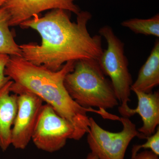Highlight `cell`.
I'll use <instances>...</instances> for the list:
<instances>
[{"instance_id": "9", "label": "cell", "mask_w": 159, "mask_h": 159, "mask_svg": "<svg viewBox=\"0 0 159 159\" xmlns=\"http://www.w3.org/2000/svg\"><path fill=\"white\" fill-rule=\"evenodd\" d=\"M138 98L136 108L129 107L125 109L118 110L122 117L130 118L135 114H139L142 118L143 125L138 131L146 139L155 132L159 124V93H145L133 91Z\"/></svg>"}, {"instance_id": "15", "label": "cell", "mask_w": 159, "mask_h": 159, "mask_svg": "<svg viewBox=\"0 0 159 159\" xmlns=\"http://www.w3.org/2000/svg\"><path fill=\"white\" fill-rule=\"evenodd\" d=\"M10 56L7 54L0 53V89L11 80L10 77L6 76L5 70Z\"/></svg>"}, {"instance_id": "11", "label": "cell", "mask_w": 159, "mask_h": 159, "mask_svg": "<svg viewBox=\"0 0 159 159\" xmlns=\"http://www.w3.org/2000/svg\"><path fill=\"white\" fill-rule=\"evenodd\" d=\"M159 84V41H156L149 56L139 70L131 91L149 93Z\"/></svg>"}, {"instance_id": "6", "label": "cell", "mask_w": 159, "mask_h": 159, "mask_svg": "<svg viewBox=\"0 0 159 159\" xmlns=\"http://www.w3.org/2000/svg\"><path fill=\"white\" fill-rule=\"evenodd\" d=\"M74 129L48 104H43L38 118L31 140L38 149L54 152L62 148L69 139H73Z\"/></svg>"}, {"instance_id": "12", "label": "cell", "mask_w": 159, "mask_h": 159, "mask_svg": "<svg viewBox=\"0 0 159 159\" xmlns=\"http://www.w3.org/2000/svg\"><path fill=\"white\" fill-rule=\"evenodd\" d=\"M9 16L2 7L0 8V53L10 56L22 57L20 46L14 40L9 29Z\"/></svg>"}, {"instance_id": "10", "label": "cell", "mask_w": 159, "mask_h": 159, "mask_svg": "<svg viewBox=\"0 0 159 159\" xmlns=\"http://www.w3.org/2000/svg\"><path fill=\"white\" fill-rule=\"evenodd\" d=\"M13 81L0 89V148L5 151L11 145V131L17 111V95L11 93Z\"/></svg>"}, {"instance_id": "4", "label": "cell", "mask_w": 159, "mask_h": 159, "mask_svg": "<svg viewBox=\"0 0 159 159\" xmlns=\"http://www.w3.org/2000/svg\"><path fill=\"white\" fill-rule=\"evenodd\" d=\"M100 35L106 40L107 48L102 51L98 62L106 76L111 79L116 97L121 105L119 110L129 107L133 80L128 69V62L124 54V44L108 26L100 28Z\"/></svg>"}, {"instance_id": "5", "label": "cell", "mask_w": 159, "mask_h": 159, "mask_svg": "<svg viewBox=\"0 0 159 159\" xmlns=\"http://www.w3.org/2000/svg\"><path fill=\"white\" fill-rule=\"evenodd\" d=\"M123 128L113 133L103 129L93 118L89 117V131L87 142L91 152L98 159H124L126 149L131 141L135 138L143 139L136 125L128 118L121 117Z\"/></svg>"}, {"instance_id": "17", "label": "cell", "mask_w": 159, "mask_h": 159, "mask_svg": "<svg viewBox=\"0 0 159 159\" xmlns=\"http://www.w3.org/2000/svg\"><path fill=\"white\" fill-rule=\"evenodd\" d=\"M85 159H98V158L97 156L91 152L88 154Z\"/></svg>"}, {"instance_id": "18", "label": "cell", "mask_w": 159, "mask_h": 159, "mask_svg": "<svg viewBox=\"0 0 159 159\" xmlns=\"http://www.w3.org/2000/svg\"><path fill=\"white\" fill-rule=\"evenodd\" d=\"M9 0H0V8L2 7Z\"/></svg>"}, {"instance_id": "3", "label": "cell", "mask_w": 159, "mask_h": 159, "mask_svg": "<svg viewBox=\"0 0 159 159\" xmlns=\"http://www.w3.org/2000/svg\"><path fill=\"white\" fill-rule=\"evenodd\" d=\"M64 85L72 99L84 108L98 107L106 110L119 105L111 83L98 61H75L73 70L66 75Z\"/></svg>"}, {"instance_id": "2", "label": "cell", "mask_w": 159, "mask_h": 159, "mask_svg": "<svg viewBox=\"0 0 159 159\" xmlns=\"http://www.w3.org/2000/svg\"><path fill=\"white\" fill-rule=\"evenodd\" d=\"M75 62L68 61L59 70L54 71L34 65L22 57L11 56L6 65L5 74L13 81L11 93L27 91L39 97L70 123L74 129L73 139L78 141L89 131L87 112L99 114L104 119L111 120L114 115L105 110L82 107L69 95L64 80L67 74L74 69Z\"/></svg>"}, {"instance_id": "7", "label": "cell", "mask_w": 159, "mask_h": 159, "mask_svg": "<svg viewBox=\"0 0 159 159\" xmlns=\"http://www.w3.org/2000/svg\"><path fill=\"white\" fill-rule=\"evenodd\" d=\"M17 111L11 131V145L16 149H24L31 140L43 102L27 91H16Z\"/></svg>"}, {"instance_id": "13", "label": "cell", "mask_w": 159, "mask_h": 159, "mask_svg": "<svg viewBox=\"0 0 159 159\" xmlns=\"http://www.w3.org/2000/svg\"><path fill=\"white\" fill-rule=\"evenodd\" d=\"M121 25L137 34L159 37V14L147 19L134 18L126 20L121 23Z\"/></svg>"}, {"instance_id": "1", "label": "cell", "mask_w": 159, "mask_h": 159, "mask_svg": "<svg viewBox=\"0 0 159 159\" xmlns=\"http://www.w3.org/2000/svg\"><path fill=\"white\" fill-rule=\"evenodd\" d=\"M92 15L80 11L77 22L71 21L65 10L54 9L43 17L34 15L21 23L23 29H32L42 38L40 45H20L22 56L37 66L56 71L68 61L80 60L98 61L102 54V36H91L87 29Z\"/></svg>"}, {"instance_id": "14", "label": "cell", "mask_w": 159, "mask_h": 159, "mask_svg": "<svg viewBox=\"0 0 159 159\" xmlns=\"http://www.w3.org/2000/svg\"><path fill=\"white\" fill-rule=\"evenodd\" d=\"M147 141L142 145H134L132 153H136L142 148L151 149V151L159 156V128L157 127L155 132L146 139Z\"/></svg>"}, {"instance_id": "8", "label": "cell", "mask_w": 159, "mask_h": 159, "mask_svg": "<svg viewBox=\"0 0 159 159\" xmlns=\"http://www.w3.org/2000/svg\"><path fill=\"white\" fill-rule=\"evenodd\" d=\"M75 0H9L2 6L9 16V26L20 25L34 15L49 9H62L77 15L80 11Z\"/></svg>"}, {"instance_id": "16", "label": "cell", "mask_w": 159, "mask_h": 159, "mask_svg": "<svg viewBox=\"0 0 159 159\" xmlns=\"http://www.w3.org/2000/svg\"><path fill=\"white\" fill-rule=\"evenodd\" d=\"M130 159H159L158 156L151 151L145 150L136 153H132Z\"/></svg>"}]
</instances>
